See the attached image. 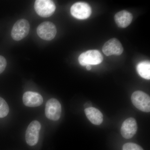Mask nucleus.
Returning <instances> with one entry per match:
<instances>
[{
	"label": "nucleus",
	"mask_w": 150,
	"mask_h": 150,
	"mask_svg": "<svg viewBox=\"0 0 150 150\" xmlns=\"http://www.w3.org/2000/svg\"><path fill=\"white\" fill-rule=\"evenodd\" d=\"M78 59L81 66H91L100 64L103 60V56L98 50H89L81 54Z\"/></svg>",
	"instance_id": "f257e3e1"
},
{
	"label": "nucleus",
	"mask_w": 150,
	"mask_h": 150,
	"mask_svg": "<svg viewBox=\"0 0 150 150\" xmlns=\"http://www.w3.org/2000/svg\"><path fill=\"white\" fill-rule=\"evenodd\" d=\"M131 99L133 104L138 109L143 112H150V96L146 93L140 91H135L131 96Z\"/></svg>",
	"instance_id": "f03ea898"
},
{
	"label": "nucleus",
	"mask_w": 150,
	"mask_h": 150,
	"mask_svg": "<svg viewBox=\"0 0 150 150\" xmlns=\"http://www.w3.org/2000/svg\"><path fill=\"white\" fill-rule=\"evenodd\" d=\"M30 25L26 20H19L14 25L11 32V36L14 40L19 41L26 37L29 33Z\"/></svg>",
	"instance_id": "7ed1b4c3"
},
{
	"label": "nucleus",
	"mask_w": 150,
	"mask_h": 150,
	"mask_svg": "<svg viewBox=\"0 0 150 150\" xmlns=\"http://www.w3.org/2000/svg\"><path fill=\"white\" fill-rule=\"evenodd\" d=\"M54 1L51 0H36L34 3V9L36 13L44 18L51 16L56 10Z\"/></svg>",
	"instance_id": "20e7f679"
},
{
	"label": "nucleus",
	"mask_w": 150,
	"mask_h": 150,
	"mask_svg": "<svg viewBox=\"0 0 150 150\" xmlns=\"http://www.w3.org/2000/svg\"><path fill=\"white\" fill-rule=\"evenodd\" d=\"M62 105L55 98L48 100L45 107V114L48 119L52 121L59 120L62 114Z\"/></svg>",
	"instance_id": "39448f33"
},
{
	"label": "nucleus",
	"mask_w": 150,
	"mask_h": 150,
	"mask_svg": "<svg viewBox=\"0 0 150 150\" xmlns=\"http://www.w3.org/2000/svg\"><path fill=\"white\" fill-rule=\"evenodd\" d=\"M91 7L88 4L82 2L75 3L71 8L72 16L78 19L84 20L91 15Z\"/></svg>",
	"instance_id": "423d86ee"
},
{
	"label": "nucleus",
	"mask_w": 150,
	"mask_h": 150,
	"mask_svg": "<svg viewBox=\"0 0 150 150\" xmlns=\"http://www.w3.org/2000/svg\"><path fill=\"white\" fill-rule=\"evenodd\" d=\"M38 36L46 40H51L56 36L57 30L55 25L50 21L42 23L38 25L37 28Z\"/></svg>",
	"instance_id": "0eeeda50"
},
{
	"label": "nucleus",
	"mask_w": 150,
	"mask_h": 150,
	"mask_svg": "<svg viewBox=\"0 0 150 150\" xmlns=\"http://www.w3.org/2000/svg\"><path fill=\"white\" fill-rule=\"evenodd\" d=\"M41 127L38 121H33L30 123L25 133V140L28 144L33 146L37 144Z\"/></svg>",
	"instance_id": "6e6552de"
},
{
	"label": "nucleus",
	"mask_w": 150,
	"mask_h": 150,
	"mask_svg": "<svg viewBox=\"0 0 150 150\" xmlns=\"http://www.w3.org/2000/svg\"><path fill=\"white\" fill-rule=\"evenodd\" d=\"M103 54L106 56L120 55L123 53V48L121 42L115 38L108 40L102 48Z\"/></svg>",
	"instance_id": "1a4fd4ad"
},
{
	"label": "nucleus",
	"mask_w": 150,
	"mask_h": 150,
	"mask_svg": "<svg viewBox=\"0 0 150 150\" xmlns=\"http://www.w3.org/2000/svg\"><path fill=\"white\" fill-rule=\"evenodd\" d=\"M138 125L136 120L133 118L126 119L121 126V132L122 137L126 139H130L137 133Z\"/></svg>",
	"instance_id": "9d476101"
},
{
	"label": "nucleus",
	"mask_w": 150,
	"mask_h": 150,
	"mask_svg": "<svg viewBox=\"0 0 150 150\" xmlns=\"http://www.w3.org/2000/svg\"><path fill=\"white\" fill-rule=\"evenodd\" d=\"M23 101L25 106L35 107L42 105L43 100L40 94L34 92L27 91L23 94Z\"/></svg>",
	"instance_id": "9b49d317"
},
{
	"label": "nucleus",
	"mask_w": 150,
	"mask_h": 150,
	"mask_svg": "<svg viewBox=\"0 0 150 150\" xmlns=\"http://www.w3.org/2000/svg\"><path fill=\"white\" fill-rule=\"evenodd\" d=\"M114 19L118 27L125 28L131 24L133 19V16L127 11H122L115 15Z\"/></svg>",
	"instance_id": "f8f14e48"
},
{
	"label": "nucleus",
	"mask_w": 150,
	"mask_h": 150,
	"mask_svg": "<svg viewBox=\"0 0 150 150\" xmlns=\"http://www.w3.org/2000/svg\"><path fill=\"white\" fill-rule=\"evenodd\" d=\"M84 111L87 117L93 124L99 125L102 123L103 115L98 109L95 108L91 107L86 108Z\"/></svg>",
	"instance_id": "ddd939ff"
},
{
	"label": "nucleus",
	"mask_w": 150,
	"mask_h": 150,
	"mask_svg": "<svg viewBox=\"0 0 150 150\" xmlns=\"http://www.w3.org/2000/svg\"><path fill=\"white\" fill-rule=\"evenodd\" d=\"M138 74L142 77L147 80L150 79V62L146 61L139 63L137 66Z\"/></svg>",
	"instance_id": "4468645a"
},
{
	"label": "nucleus",
	"mask_w": 150,
	"mask_h": 150,
	"mask_svg": "<svg viewBox=\"0 0 150 150\" xmlns=\"http://www.w3.org/2000/svg\"><path fill=\"white\" fill-rule=\"evenodd\" d=\"M9 111L8 105L2 98L0 97V118L5 117Z\"/></svg>",
	"instance_id": "2eb2a0df"
},
{
	"label": "nucleus",
	"mask_w": 150,
	"mask_h": 150,
	"mask_svg": "<svg viewBox=\"0 0 150 150\" xmlns=\"http://www.w3.org/2000/svg\"><path fill=\"white\" fill-rule=\"evenodd\" d=\"M123 150H144L142 147L137 144L128 143L123 145Z\"/></svg>",
	"instance_id": "dca6fc26"
},
{
	"label": "nucleus",
	"mask_w": 150,
	"mask_h": 150,
	"mask_svg": "<svg viewBox=\"0 0 150 150\" xmlns=\"http://www.w3.org/2000/svg\"><path fill=\"white\" fill-rule=\"evenodd\" d=\"M6 66L7 62L5 58L3 56H0V74L4 72Z\"/></svg>",
	"instance_id": "f3484780"
},
{
	"label": "nucleus",
	"mask_w": 150,
	"mask_h": 150,
	"mask_svg": "<svg viewBox=\"0 0 150 150\" xmlns=\"http://www.w3.org/2000/svg\"><path fill=\"white\" fill-rule=\"evenodd\" d=\"M86 69L88 71H90V70H91V66H86Z\"/></svg>",
	"instance_id": "a211bd4d"
}]
</instances>
